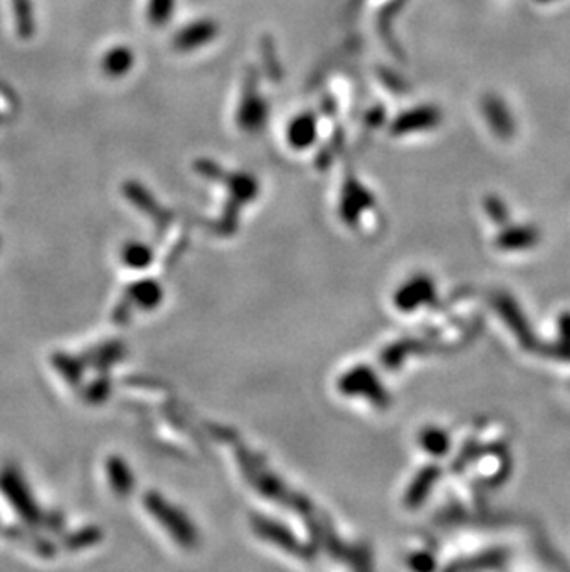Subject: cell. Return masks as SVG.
Masks as SVG:
<instances>
[{
    "mask_svg": "<svg viewBox=\"0 0 570 572\" xmlns=\"http://www.w3.org/2000/svg\"><path fill=\"white\" fill-rule=\"evenodd\" d=\"M110 475H112V482H113V487L119 489V491H125L128 487V477H127V472H125V467L120 468V463L119 461H113L110 465Z\"/></svg>",
    "mask_w": 570,
    "mask_h": 572,
    "instance_id": "2",
    "label": "cell"
},
{
    "mask_svg": "<svg viewBox=\"0 0 570 572\" xmlns=\"http://www.w3.org/2000/svg\"><path fill=\"white\" fill-rule=\"evenodd\" d=\"M0 491H3V494H6L8 502L15 508V511L24 520L29 522V525H36V522L41 520V511L34 502L30 489L15 468L8 467L0 472Z\"/></svg>",
    "mask_w": 570,
    "mask_h": 572,
    "instance_id": "1",
    "label": "cell"
},
{
    "mask_svg": "<svg viewBox=\"0 0 570 572\" xmlns=\"http://www.w3.org/2000/svg\"><path fill=\"white\" fill-rule=\"evenodd\" d=\"M559 330H561V339L570 344V313H565L559 320Z\"/></svg>",
    "mask_w": 570,
    "mask_h": 572,
    "instance_id": "3",
    "label": "cell"
}]
</instances>
